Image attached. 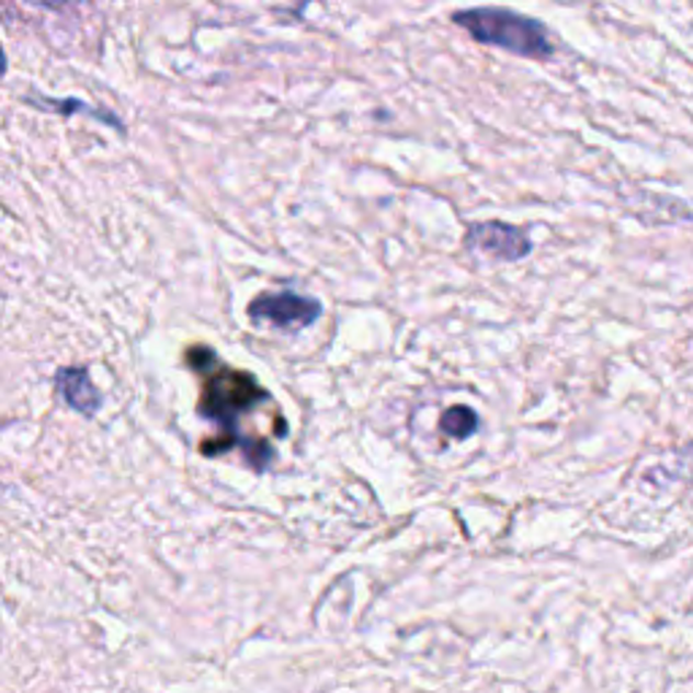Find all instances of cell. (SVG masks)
<instances>
[{"label":"cell","instance_id":"cell-1","mask_svg":"<svg viewBox=\"0 0 693 693\" xmlns=\"http://www.w3.org/2000/svg\"><path fill=\"white\" fill-rule=\"evenodd\" d=\"M204 377V393H201L198 401L201 418L215 420V423L223 425V433H228L236 444L245 447L247 439H241L239 431H236V420L241 414L252 412L260 401L269 398V393L260 388L258 379L250 372L219 366V363L215 368H209Z\"/></svg>","mask_w":693,"mask_h":693},{"label":"cell","instance_id":"cell-2","mask_svg":"<svg viewBox=\"0 0 693 693\" xmlns=\"http://www.w3.org/2000/svg\"><path fill=\"white\" fill-rule=\"evenodd\" d=\"M458 25H464L477 42L504 46V49L525 57H550L553 52L545 27L525 20V16L510 14V11H466V14H458Z\"/></svg>","mask_w":693,"mask_h":693},{"label":"cell","instance_id":"cell-3","mask_svg":"<svg viewBox=\"0 0 693 693\" xmlns=\"http://www.w3.org/2000/svg\"><path fill=\"white\" fill-rule=\"evenodd\" d=\"M247 315L255 322H271L282 331H298V328L311 326L322 317V304L311 296H302L296 291L280 293H260L247 306Z\"/></svg>","mask_w":693,"mask_h":693},{"label":"cell","instance_id":"cell-4","mask_svg":"<svg viewBox=\"0 0 693 693\" xmlns=\"http://www.w3.org/2000/svg\"><path fill=\"white\" fill-rule=\"evenodd\" d=\"M466 245L475 252H482V255L496 260H507V263L525 258L531 252V241L523 230L515 228V225L496 223V219L477 223L475 228H469Z\"/></svg>","mask_w":693,"mask_h":693},{"label":"cell","instance_id":"cell-5","mask_svg":"<svg viewBox=\"0 0 693 693\" xmlns=\"http://www.w3.org/2000/svg\"><path fill=\"white\" fill-rule=\"evenodd\" d=\"M55 385H57V390H60V396L66 398L68 407L77 409V412L84 414V418H92V414L101 409L103 396L98 393L95 385H92V377H90V372H87V366L60 368V372L55 374Z\"/></svg>","mask_w":693,"mask_h":693},{"label":"cell","instance_id":"cell-6","mask_svg":"<svg viewBox=\"0 0 693 693\" xmlns=\"http://www.w3.org/2000/svg\"><path fill=\"white\" fill-rule=\"evenodd\" d=\"M439 429L447 433L450 439H469L475 436L479 429V418L472 407H450L444 409L442 420H439Z\"/></svg>","mask_w":693,"mask_h":693},{"label":"cell","instance_id":"cell-7","mask_svg":"<svg viewBox=\"0 0 693 693\" xmlns=\"http://www.w3.org/2000/svg\"><path fill=\"white\" fill-rule=\"evenodd\" d=\"M184 361H188V366L193 368V372L198 374H206L209 368L217 366V355L209 350L206 344H193L188 352H184Z\"/></svg>","mask_w":693,"mask_h":693},{"label":"cell","instance_id":"cell-8","mask_svg":"<svg viewBox=\"0 0 693 693\" xmlns=\"http://www.w3.org/2000/svg\"><path fill=\"white\" fill-rule=\"evenodd\" d=\"M46 3H55L57 5V3H66V0H46Z\"/></svg>","mask_w":693,"mask_h":693}]
</instances>
